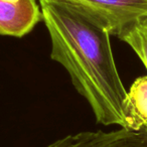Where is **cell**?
<instances>
[{
	"mask_svg": "<svg viewBox=\"0 0 147 147\" xmlns=\"http://www.w3.org/2000/svg\"><path fill=\"white\" fill-rule=\"evenodd\" d=\"M82 13L119 37L139 24L147 23V0H53Z\"/></svg>",
	"mask_w": 147,
	"mask_h": 147,
	"instance_id": "obj_2",
	"label": "cell"
},
{
	"mask_svg": "<svg viewBox=\"0 0 147 147\" xmlns=\"http://www.w3.org/2000/svg\"><path fill=\"white\" fill-rule=\"evenodd\" d=\"M6 1H10V2H16L18 0H6Z\"/></svg>",
	"mask_w": 147,
	"mask_h": 147,
	"instance_id": "obj_7",
	"label": "cell"
},
{
	"mask_svg": "<svg viewBox=\"0 0 147 147\" xmlns=\"http://www.w3.org/2000/svg\"><path fill=\"white\" fill-rule=\"evenodd\" d=\"M40 21L42 15L37 0H0V35L22 37Z\"/></svg>",
	"mask_w": 147,
	"mask_h": 147,
	"instance_id": "obj_4",
	"label": "cell"
},
{
	"mask_svg": "<svg viewBox=\"0 0 147 147\" xmlns=\"http://www.w3.org/2000/svg\"><path fill=\"white\" fill-rule=\"evenodd\" d=\"M43 147H147V123L137 130L119 127L69 134Z\"/></svg>",
	"mask_w": 147,
	"mask_h": 147,
	"instance_id": "obj_3",
	"label": "cell"
},
{
	"mask_svg": "<svg viewBox=\"0 0 147 147\" xmlns=\"http://www.w3.org/2000/svg\"><path fill=\"white\" fill-rule=\"evenodd\" d=\"M133 49L147 69V23L139 24L119 37Z\"/></svg>",
	"mask_w": 147,
	"mask_h": 147,
	"instance_id": "obj_6",
	"label": "cell"
},
{
	"mask_svg": "<svg viewBox=\"0 0 147 147\" xmlns=\"http://www.w3.org/2000/svg\"><path fill=\"white\" fill-rule=\"evenodd\" d=\"M51 43V57L69 73L97 123L129 129L128 95L117 69L110 33L61 2L38 0Z\"/></svg>",
	"mask_w": 147,
	"mask_h": 147,
	"instance_id": "obj_1",
	"label": "cell"
},
{
	"mask_svg": "<svg viewBox=\"0 0 147 147\" xmlns=\"http://www.w3.org/2000/svg\"><path fill=\"white\" fill-rule=\"evenodd\" d=\"M127 95L129 129L137 130L147 123V76L137 78Z\"/></svg>",
	"mask_w": 147,
	"mask_h": 147,
	"instance_id": "obj_5",
	"label": "cell"
}]
</instances>
